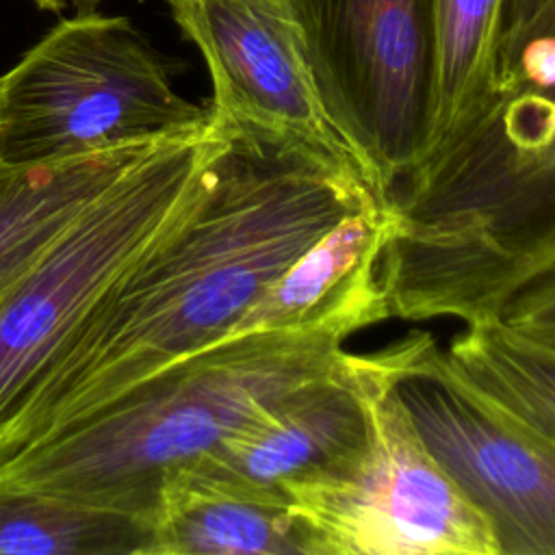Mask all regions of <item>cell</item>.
<instances>
[{
    "mask_svg": "<svg viewBox=\"0 0 555 555\" xmlns=\"http://www.w3.org/2000/svg\"><path fill=\"white\" fill-rule=\"evenodd\" d=\"M221 124L225 137L191 204L104 293L0 431V462L158 369L232 338L314 241L345 215L382 202L353 169Z\"/></svg>",
    "mask_w": 555,
    "mask_h": 555,
    "instance_id": "6da1fadb",
    "label": "cell"
},
{
    "mask_svg": "<svg viewBox=\"0 0 555 555\" xmlns=\"http://www.w3.org/2000/svg\"><path fill=\"white\" fill-rule=\"evenodd\" d=\"M345 338L247 332L176 360L0 462V488L150 520L163 481L221 449L293 388L330 373Z\"/></svg>",
    "mask_w": 555,
    "mask_h": 555,
    "instance_id": "7a4b0ae2",
    "label": "cell"
},
{
    "mask_svg": "<svg viewBox=\"0 0 555 555\" xmlns=\"http://www.w3.org/2000/svg\"><path fill=\"white\" fill-rule=\"evenodd\" d=\"M210 111V108H208ZM225 137L206 121L158 141L98 195L0 304V431L119 275L184 212Z\"/></svg>",
    "mask_w": 555,
    "mask_h": 555,
    "instance_id": "3957f363",
    "label": "cell"
},
{
    "mask_svg": "<svg viewBox=\"0 0 555 555\" xmlns=\"http://www.w3.org/2000/svg\"><path fill=\"white\" fill-rule=\"evenodd\" d=\"M208 115L176 91L130 20L76 13L0 76V160L50 163L152 143Z\"/></svg>",
    "mask_w": 555,
    "mask_h": 555,
    "instance_id": "277c9868",
    "label": "cell"
},
{
    "mask_svg": "<svg viewBox=\"0 0 555 555\" xmlns=\"http://www.w3.org/2000/svg\"><path fill=\"white\" fill-rule=\"evenodd\" d=\"M366 436L340 468L284 488L314 555H499L488 518L460 490L397 397L375 351H345Z\"/></svg>",
    "mask_w": 555,
    "mask_h": 555,
    "instance_id": "5b68a950",
    "label": "cell"
},
{
    "mask_svg": "<svg viewBox=\"0 0 555 555\" xmlns=\"http://www.w3.org/2000/svg\"><path fill=\"white\" fill-rule=\"evenodd\" d=\"M286 2L325 115L386 202L429 137L431 0Z\"/></svg>",
    "mask_w": 555,
    "mask_h": 555,
    "instance_id": "8992f818",
    "label": "cell"
},
{
    "mask_svg": "<svg viewBox=\"0 0 555 555\" xmlns=\"http://www.w3.org/2000/svg\"><path fill=\"white\" fill-rule=\"evenodd\" d=\"M375 353L421 438L488 518L499 555H555V438L466 377L429 332Z\"/></svg>",
    "mask_w": 555,
    "mask_h": 555,
    "instance_id": "52a82bcc",
    "label": "cell"
},
{
    "mask_svg": "<svg viewBox=\"0 0 555 555\" xmlns=\"http://www.w3.org/2000/svg\"><path fill=\"white\" fill-rule=\"evenodd\" d=\"M169 9L204 56L215 117L304 145L366 182L325 115L286 0H169Z\"/></svg>",
    "mask_w": 555,
    "mask_h": 555,
    "instance_id": "ba28073f",
    "label": "cell"
},
{
    "mask_svg": "<svg viewBox=\"0 0 555 555\" xmlns=\"http://www.w3.org/2000/svg\"><path fill=\"white\" fill-rule=\"evenodd\" d=\"M390 234L392 215L384 202L345 215L264 291L234 336L286 330L336 334L347 340L388 321L379 260Z\"/></svg>",
    "mask_w": 555,
    "mask_h": 555,
    "instance_id": "9c48e42d",
    "label": "cell"
},
{
    "mask_svg": "<svg viewBox=\"0 0 555 555\" xmlns=\"http://www.w3.org/2000/svg\"><path fill=\"white\" fill-rule=\"evenodd\" d=\"M364 436L362 401L345 371L343 353L336 369L280 397L199 462L284 492L295 481L340 468L358 453Z\"/></svg>",
    "mask_w": 555,
    "mask_h": 555,
    "instance_id": "30bf717a",
    "label": "cell"
},
{
    "mask_svg": "<svg viewBox=\"0 0 555 555\" xmlns=\"http://www.w3.org/2000/svg\"><path fill=\"white\" fill-rule=\"evenodd\" d=\"M147 555H314V546L284 492L195 462L163 481Z\"/></svg>",
    "mask_w": 555,
    "mask_h": 555,
    "instance_id": "8fae6325",
    "label": "cell"
},
{
    "mask_svg": "<svg viewBox=\"0 0 555 555\" xmlns=\"http://www.w3.org/2000/svg\"><path fill=\"white\" fill-rule=\"evenodd\" d=\"M158 141L50 163L0 160V304L67 225Z\"/></svg>",
    "mask_w": 555,
    "mask_h": 555,
    "instance_id": "7c38bea8",
    "label": "cell"
},
{
    "mask_svg": "<svg viewBox=\"0 0 555 555\" xmlns=\"http://www.w3.org/2000/svg\"><path fill=\"white\" fill-rule=\"evenodd\" d=\"M505 9L507 0H431L434 95L423 156L492 95Z\"/></svg>",
    "mask_w": 555,
    "mask_h": 555,
    "instance_id": "4fadbf2b",
    "label": "cell"
},
{
    "mask_svg": "<svg viewBox=\"0 0 555 555\" xmlns=\"http://www.w3.org/2000/svg\"><path fill=\"white\" fill-rule=\"evenodd\" d=\"M150 520L0 488V555H147Z\"/></svg>",
    "mask_w": 555,
    "mask_h": 555,
    "instance_id": "5bb4252c",
    "label": "cell"
},
{
    "mask_svg": "<svg viewBox=\"0 0 555 555\" xmlns=\"http://www.w3.org/2000/svg\"><path fill=\"white\" fill-rule=\"evenodd\" d=\"M444 351L479 388L555 438L553 345L509 327L499 317H488L464 323Z\"/></svg>",
    "mask_w": 555,
    "mask_h": 555,
    "instance_id": "9a60e30c",
    "label": "cell"
},
{
    "mask_svg": "<svg viewBox=\"0 0 555 555\" xmlns=\"http://www.w3.org/2000/svg\"><path fill=\"white\" fill-rule=\"evenodd\" d=\"M509 327L555 347V269L522 286L499 312Z\"/></svg>",
    "mask_w": 555,
    "mask_h": 555,
    "instance_id": "2e32d148",
    "label": "cell"
},
{
    "mask_svg": "<svg viewBox=\"0 0 555 555\" xmlns=\"http://www.w3.org/2000/svg\"><path fill=\"white\" fill-rule=\"evenodd\" d=\"M548 2L551 0H507L499 50V67L522 46V41L529 37L531 28L540 20Z\"/></svg>",
    "mask_w": 555,
    "mask_h": 555,
    "instance_id": "e0dca14e",
    "label": "cell"
},
{
    "mask_svg": "<svg viewBox=\"0 0 555 555\" xmlns=\"http://www.w3.org/2000/svg\"><path fill=\"white\" fill-rule=\"evenodd\" d=\"M540 37H555V0H551V2L546 4L544 13H542L540 20L535 22V26L531 28L529 37L522 41V46L529 43V41H533V39H540ZM522 46H520V48H522ZM520 48H518V50H520ZM518 50H516V52H518ZM516 52H514V54H516ZM514 54H512V56H514ZM512 56H509V59H512ZM509 59H507V61H509ZM507 61H505V63H507ZM505 63H503V65H505ZM503 65H501V67H503ZM501 67H499V69H501Z\"/></svg>",
    "mask_w": 555,
    "mask_h": 555,
    "instance_id": "ac0fdd59",
    "label": "cell"
},
{
    "mask_svg": "<svg viewBox=\"0 0 555 555\" xmlns=\"http://www.w3.org/2000/svg\"><path fill=\"white\" fill-rule=\"evenodd\" d=\"M35 4L52 13H61L65 9H76L78 13H87V11H93L100 4V0H35Z\"/></svg>",
    "mask_w": 555,
    "mask_h": 555,
    "instance_id": "d6986e66",
    "label": "cell"
}]
</instances>
